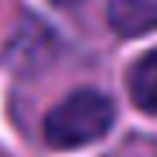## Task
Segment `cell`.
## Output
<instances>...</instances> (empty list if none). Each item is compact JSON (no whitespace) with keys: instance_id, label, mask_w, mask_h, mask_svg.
I'll return each instance as SVG.
<instances>
[{"instance_id":"1","label":"cell","mask_w":157,"mask_h":157,"mask_svg":"<svg viewBox=\"0 0 157 157\" xmlns=\"http://www.w3.org/2000/svg\"><path fill=\"white\" fill-rule=\"evenodd\" d=\"M115 119L112 101L98 91H73L45 115V140L59 150H77L101 140Z\"/></svg>"},{"instance_id":"2","label":"cell","mask_w":157,"mask_h":157,"mask_svg":"<svg viewBox=\"0 0 157 157\" xmlns=\"http://www.w3.org/2000/svg\"><path fill=\"white\" fill-rule=\"evenodd\" d=\"M108 25L126 39L154 32L157 28V0H112L108 4Z\"/></svg>"},{"instance_id":"3","label":"cell","mask_w":157,"mask_h":157,"mask_svg":"<svg viewBox=\"0 0 157 157\" xmlns=\"http://www.w3.org/2000/svg\"><path fill=\"white\" fill-rule=\"evenodd\" d=\"M129 98L136 101V108L157 115V49L133 63V70H129Z\"/></svg>"},{"instance_id":"4","label":"cell","mask_w":157,"mask_h":157,"mask_svg":"<svg viewBox=\"0 0 157 157\" xmlns=\"http://www.w3.org/2000/svg\"><path fill=\"white\" fill-rule=\"evenodd\" d=\"M52 4H77V0H52Z\"/></svg>"},{"instance_id":"5","label":"cell","mask_w":157,"mask_h":157,"mask_svg":"<svg viewBox=\"0 0 157 157\" xmlns=\"http://www.w3.org/2000/svg\"><path fill=\"white\" fill-rule=\"evenodd\" d=\"M0 157H4V154H0Z\"/></svg>"}]
</instances>
